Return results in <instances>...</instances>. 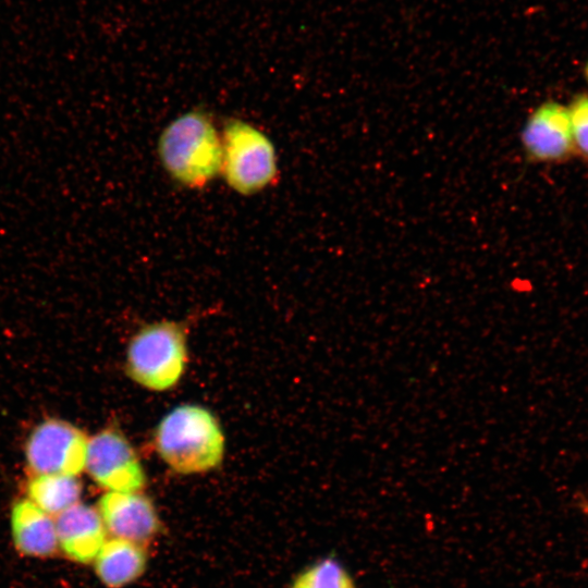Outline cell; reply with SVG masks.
Wrapping results in <instances>:
<instances>
[{
    "mask_svg": "<svg viewBox=\"0 0 588 588\" xmlns=\"http://www.w3.org/2000/svg\"><path fill=\"white\" fill-rule=\"evenodd\" d=\"M157 453L174 471L199 474L220 465L224 437L216 417L198 405H180L159 422L154 436Z\"/></svg>",
    "mask_w": 588,
    "mask_h": 588,
    "instance_id": "obj_2",
    "label": "cell"
},
{
    "mask_svg": "<svg viewBox=\"0 0 588 588\" xmlns=\"http://www.w3.org/2000/svg\"><path fill=\"white\" fill-rule=\"evenodd\" d=\"M56 517L58 546L64 555L77 563L94 561L107 540L98 510L78 502Z\"/></svg>",
    "mask_w": 588,
    "mask_h": 588,
    "instance_id": "obj_9",
    "label": "cell"
},
{
    "mask_svg": "<svg viewBox=\"0 0 588 588\" xmlns=\"http://www.w3.org/2000/svg\"><path fill=\"white\" fill-rule=\"evenodd\" d=\"M26 492L36 506L57 516L79 502L82 483L74 475H34L27 482Z\"/></svg>",
    "mask_w": 588,
    "mask_h": 588,
    "instance_id": "obj_12",
    "label": "cell"
},
{
    "mask_svg": "<svg viewBox=\"0 0 588 588\" xmlns=\"http://www.w3.org/2000/svg\"><path fill=\"white\" fill-rule=\"evenodd\" d=\"M95 572L108 588H122L143 575L147 553L140 543L126 539L106 540L95 560Z\"/></svg>",
    "mask_w": 588,
    "mask_h": 588,
    "instance_id": "obj_11",
    "label": "cell"
},
{
    "mask_svg": "<svg viewBox=\"0 0 588 588\" xmlns=\"http://www.w3.org/2000/svg\"><path fill=\"white\" fill-rule=\"evenodd\" d=\"M84 468L107 491L139 492L146 477L124 434L107 428L88 439Z\"/></svg>",
    "mask_w": 588,
    "mask_h": 588,
    "instance_id": "obj_6",
    "label": "cell"
},
{
    "mask_svg": "<svg viewBox=\"0 0 588 588\" xmlns=\"http://www.w3.org/2000/svg\"><path fill=\"white\" fill-rule=\"evenodd\" d=\"M584 73H585V77H586V79L588 82V62L585 65Z\"/></svg>",
    "mask_w": 588,
    "mask_h": 588,
    "instance_id": "obj_16",
    "label": "cell"
},
{
    "mask_svg": "<svg viewBox=\"0 0 588 588\" xmlns=\"http://www.w3.org/2000/svg\"><path fill=\"white\" fill-rule=\"evenodd\" d=\"M291 588H357L341 562L323 558L301 572Z\"/></svg>",
    "mask_w": 588,
    "mask_h": 588,
    "instance_id": "obj_13",
    "label": "cell"
},
{
    "mask_svg": "<svg viewBox=\"0 0 588 588\" xmlns=\"http://www.w3.org/2000/svg\"><path fill=\"white\" fill-rule=\"evenodd\" d=\"M158 156L167 173L188 188L208 185L222 169V137L203 110L171 121L158 139Z\"/></svg>",
    "mask_w": 588,
    "mask_h": 588,
    "instance_id": "obj_1",
    "label": "cell"
},
{
    "mask_svg": "<svg viewBox=\"0 0 588 588\" xmlns=\"http://www.w3.org/2000/svg\"><path fill=\"white\" fill-rule=\"evenodd\" d=\"M11 532L15 549L25 556L48 558L57 552L56 522L28 499L11 509Z\"/></svg>",
    "mask_w": 588,
    "mask_h": 588,
    "instance_id": "obj_10",
    "label": "cell"
},
{
    "mask_svg": "<svg viewBox=\"0 0 588 588\" xmlns=\"http://www.w3.org/2000/svg\"><path fill=\"white\" fill-rule=\"evenodd\" d=\"M578 506L581 510V512L588 516V500L587 499L580 500L578 503Z\"/></svg>",
    "mask_w": 588,
    "mask_h": 588,
    "instance_id": "obj_15",
    "label": "cell"
},
{
    "mask_svg": "<svg viewBox=\"0 0 588 588\" xmlns=\"http://www.w3.org/2000/svg\"><path fill=\"white\" fill-rule=\"evenodd\" d=\"M567 108L574 152L588 161V95H577Z\"/></svg>",
    "mask_w": 588,
    "mask_h": 588,
    "instance_id": "obj_14",
    "label": "cell"
},
{
    "mask_svg": "<svg viewBox=\"0 0 588 588\" xmlns=\"http://www.w3.org/2000/svg\"><path fill=\"white\" fill-rule=\"evenodd\" d=\"M520 143L530 162L558 163L574 155L567 106L547 100L536 107L520 132Z\"/></svg>",
    "mask_w": 588,
    "mask_h": 588,
    "instance_id": "obj_7",
    "label": "cell"
},
{
    "mask_svg": "<svg viewBox=\"0 0 588 588\" xmlns=\"http://www.w3.org/2000/svg\"><path fill=\"white\" fill-rule=\"evenodd\" d=\"M88 439L74 425L61 419L38 424L27 438L26 464L34 475L79 474L85 466Z\"/></svg>",
    "mask_w": 588,
    "mask_h": 588,
    "instance_id": "obj_5",
    "label": "cell"
},
{
    "mask_svg": "<svg viewBox=\"0 0 588 588\" xmlns=\"http://www.w3.org/2000/svg\"><path fill=\"white\" fill-rule=\"evenodd\" d=\"M98 512L113 538L142 544L160 529L152 502L139 492L107 491L98 501Z\"/></svg>",
    "mask_w": 588,
    "mask_h": 588,
    "instance_id": "obj_8",
    "label": "cell"
},
{
    "mask_svg": "<svg viewBox=\"0 0 588 588\" xmlns=\"http://www.w3.org/2000/svg\"><path fill=\"white\" fill-rule=\"evenodd\" d=\"M222 148L221 173L236 193L253 195L278 180L274 146L256 126L240 119L229 120L223 128Z\"/></svg>",
    "mask_w": 588,
    "mask_h": 588,
    "instance_id": "obj_4",
    "label": "cell"
},
{
    "mask_svg": "<svg viewBox=\"0 0 588 588\" xmlns=\"http://www.w3.org/2000/svg\"><path fill=\"white\" fill-rule=\"evenodd\" d=\"M187 360L181 323L162 320L142 328L131 340L125 359L128 377L152 391H166L181 379Z\"/></svg>",
    "mask_w": 588,
    "mask_h": 588,
    "instance_id": "obj_3",
    "label": "cell"
}]
</instances>
